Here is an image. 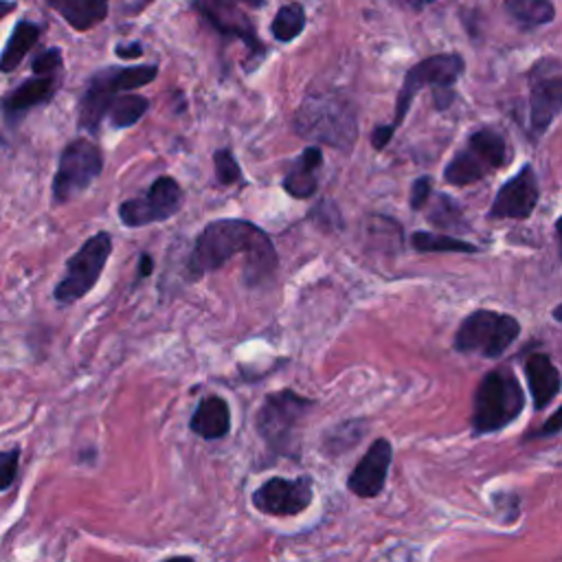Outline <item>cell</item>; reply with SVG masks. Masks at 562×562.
Segmentation results:
<instances>
[{
	"label": "cell",
	"mask_w": 562,
	"mask_h": 562,
	"mask_svg": "<svg viewBox=\"0 0 562 562\" xmlns=\"http://www.w3.org/2000/svg\"><path fill=\"white\" fill-rule=\"evenodd\" d=\"M194 8L225 40H242L251 51V60L264 56L266 49L255 34V25L236 0H194Z\"/></svg>",
	"instance_id": "4fadbf2b"
},
{
	"label": "cell",
	"mask_w": 562,
	"mask_h": 562,
	"mask_svg": "<svg viewBox=\"0 0 562 562\" xmlns=\"http://www.w3.org/2000/svg\"><path fill=\"white\" fill-rule=\"evenodd\" d=\"M507 163V145L503 136L494 130H479L468 139L464 152L455 154V158L446 165L444 178L451 184H473L481 180L488 171L499 169Z\"/></svg>",
	"instance_id": "52a82bcc"
},
{
	"label": "cell",
	"mask_w": 562,
	"mask_h": 562,
	"mask_svg": "<svg viewBox=\"0 0 562 562\" xmlns=\"http://www.w3.org/2000/svg\"><path fill=\"white\" fill-rule=\"evenodd\" d=\"M238 5H249V8H253V10H260V8H264L266 5V0H236Z\"/></svg>",
	"instance_id": "f35d334b"
},
{
	"label": "cell",
	"mask_w": 562,
	"mask_h": 562,
	"mask_svg": "<svg viewBox=\"0 0 562 562\" xmlns=\"http://www.w3.org/2000/svg\"><path fill=\"white\" fill-rule=\"evenodd\" d=\"M392 462H394L392 442L385 438H379L367 449V453L349 473V479H347L349 492L360 499L379 497L385 490Z\"/></svg>",
	"instance_id": "5bb4252c"
},
{
	"label": "cell",
	"mask_w": 562,
	"mask_h": 562,
	"mask_svg": "<svg viewBox=\"0 0 562 562\" xmlns=\"http://www.w3.org/2000/svg\"><path fill=\"white\" fill-rule=\"evenodd\" d=\"M21 470V449L14 446L10 451H0V492L10 490L16 483Z\"/></svg>",
	"instance_id": "f1b7e54d"
},
{
	"label": "cell",
	"mask_w": 562,
	"mask_h": 562,
	"mask_svg": "<svg viewBox=\"0 0 562 562\" xmlns=\"http://www.w3.org/2000/svg\"><path fill=\"white\" fill-rule=\"evenodd\" d=\"M525 409V392L510 369L486 373L475 392L473 431L488 435L510 427Z\"/></svg>",
	"instance_id": "277c9868"
},
{
	"label": "cell",
	"mask_w": 562,
	"mask_h": 562,
	"mask_svg": "<svg viewBox=\"0 0 562 562\" xmlns=\"http://www.w3.org/2000/svg\"><path fill=\"white\" fill-rule=\"evenodd\" d=\"M396 3H398L400 8H409V10H422V8L431 5V3H435V0H396Z\"/></svg>",
	"instance_id": "d590c367"
},
{
	"label": "cell",
	"mask_w": 562,
	"mask_h": 562,
	"mask_svg": "<svg viewBox=\"0 0 562 562\" xmlns=\"http://www.w3.org/2000/svg\"><path fill=\"white\" fill-rule=\"evenodd\" d=\"M154 0H136V3L132 5V12H141V10H145L147 5H152Z\"/></svg>",
	"instance_id": "b9f144b4"
},
{
	"label": "cell",
	"mask_w": 562,
	"mask_h": 562,
	"mask_svg": "<svg viewBox=\"0 0 562 562\" xmlns=\"http://www.w3.org/2000/svg\"><path fill=\"white\" fill-rule=\"evenodd\" d=\"M104 156L101 150L86 141L77 139L60 156V167L53 178V199L56 203H69L75 196H80L88 184L101 174Z\"/></svg>",
	"instance_id": "9c48e42d"
},
{
	"label": "cell",
	"mask_w": 562,
	"mask_h": 562,
	"mask_svg": "<svg viewBox=\"0 0 562 562\" xmlns=\"http://www.w3.org/2000/svg\"><path fill=\"white\" fill-rule=\"evenodd\" d=\"M505 10L527 29L549 25L555 19V10L549 0H505Z\"/></svg>",
	"instance_id": "603a6c76"
},
{
	"label": "cell",
	"mask_w": 562,
	"mask_h": 562,
	"mask_svg": "<svg viewBox=\"0 0 562 562\" xmlns=\"http://www.w3.org/2000/svg\"><path fill=\"white\" fill-rule=\"evenodd\" d=\"M190 431L207 442L225 440L231 433V407L220 396H207L190 418Z\"/></svg>",
	"instance_id": "ac0fdd59"
},
{
	"label": "cell",
	"mask_w": 562,
	"mask_h": 562,
	"mask_svg": "<svg viewBox=\"0 0 562 562\" xmlns=\"http://www.w3.org/2000/svg\"><path fill=\"white\" fill-rule=\"evenodd\" d=\"M58 88V77L56 75H38L36 80H29L8 93L0 101V110L8 117V121H19L27 110L49 101Z\"/></svg>",
	"instance_id": "e0dca14e"
},
{
	"label": "cell",
	"mask_w": 562,
	"mask_h": 562,
	"mask_svg": "<svg viewBox=\"0 0 562 562\" xmlns=\"http://www.w3.org/2000/svg\"><path fill=\"white\" fill-rule=\"evenodd\" d=\"M360 435H362V429H360L358 422H345V425L336 427V429L325 438V446H327V451H330L332 455H336V453H340V451H347V449L356 446L358 440H360Z\"/></svg>",
	"instance_id": "83f0119b"
},
{
	"label": "cell",
	"mask_w": 562,
	"mask_h": 562,
	"mask_svg": "<svg viewBox=\"0 0 562 562\" xmlns=\"http://www.w3.org/2000/svg\"><path fill=\"white\" fill-rule=\"evenodd\" d=\"M158 69L150 64L139 67H110L91 77L88 88L80 101V125L88 132H95L101 119L108 115L110 104L134 88L147 86L154 82Z\"/></svg>",
	"instance_id": "5b68a950"
},
{
	"label": "cell",
	"mask_w": 562,
	"mask_h": 562,
	"mask_svg": "<svg viewBox=\"0 0 562 562\" xmlns=\"http://www.w3.org/2000/svg\"><path fill=\"white\" fill-rule=\"evenodd\" d=\"M562 110V75H542L531 80L529 123L536 134L545 132Z\"/></svg>",
	"instance_id": "2e32d148"
},
{
	"label": "cell",
	"mask_w": 562,
	"mask_h": 562,
	"mask_svg": "<svg viewBox=\"0 0 562 562\" xmlns=\"http://www.w3.org/2000/svg\"><path fill=\"white\" fill-rule=\"evenodd\" d=\"M303 27H306V12L299 3L284 5L271 25L275 40L279 43H292L297 36H301Z\"/></svg>",
	"instance_id": "484cf974"
},
{
	"label": "cell",
	"mask_w": 562,
	"mask_h": 562,
	"mask_svg": "<svg viewBox=\"0 0 562 562\" xmlns=\"http://www.w3.org/2000/svg\"><path fill=\"white\" fill-rule=\"evenodd\" d=\"M433 95H435V106L438 108H446L449 104H453L455 95L451 88H433Z\"/></svg>",
	"instance_id": "836d02e7"
},
{
	"label": "cell",
	"mask_w": 562,
	"mask_h": 562,
	"mask_svg": "<svg viewBox=\"0 0 562 562\" xmlns=\"http://www.w3.org/2000/svg\"><path fill=\"white\" fill-rule=\"evenodd\" d=\"M555 234H558V249H560V260H562V216L555 223Z\"/></svg>",
	"instance_id": "60d3db41"
},
{
	"label": "cell",
	"mask_w": 562,
	"mask_h": 562,
	"mask_svg": "<svg viewBox=\"0 0 562 562\" xmlns=\"http://www.w3.org/2000/svg\"><path fill=\"white\" fill-rule=\"evenodd\" d=\"M314 405V400L292 390L273 392L262 400L255 414V431L273 457H299V429Z\"/></svg>",
	"instance_id": "7a4b0ae2"
},
{
	"label": "cell",
	"mask_w": 562,
	"mask_h": 562,
	"mask_svg": "<svg viewBox=\"0 0 562 562\" xmlns=\"http://www.w3.org/2000/svg\"><path fill=\"white\" fill-rule=\"evenodd\" d=\"M431 223L442 227V229H468V225L464 223V216H462V210L455 205L453 199L449 196H440L438 199V205L435 210L431 212Z\"/></svg>",
	"instance_id": "4316f807"
},
{
	"label": "cell",
	"mask_w": 562,
	"mask_h": 562,
	"mask_svg": "<svg viewBox=\"0 0 562 562\" xmlns=\"http://www.w3.org/2000/svg\"><path fill=\"white\" fill-rule=\"evenodd\" d=\"M258 512L275 518L299 516L314 501V483L310 477H273L266 479L260 488H255L251 497Z\"/></svg>",
	"instance_id": "7c38bea8"
},
{
	"label": "cell",
	"mask_w": 562,
	"mask_h": 562,
	"mask_svg": "<svg viewBox=\"0 0 562 562\" xmlns=\"http://www.w3.org/2000/svg\"><path fill=\"white\" fill-rule=\"evenodd\" d=\"M14 10H16L14 0H0V21H3L5 16H10Z\"/></svg>",
	"instance_id": "8d00e7d4"
},
{
	"label": "cell",
	"mask_w": 562,
	"mask_h": 562,
	"mask_svg": "<svg viewBox=\"0 0 562 562\" xmlns=\"http://www.w3.org/2000/svg\"><path fill=\"white\" fill-rule=\"evenodd\" d=\"M525 376L529 383L534 409L542 411L560 394V387H562L560 371L555 369L549 356L531 354L525 362Z\"/></svg>",
	"instance_id": "d6986e66"
},
{
	"label": "cell",
	"mask_w": 562,
	"mask_h": 562,
	"mask_svg": "<svg viewBox=\"0 0 562 562\" xmlns=\"http://www.w3.org/2000/svg\"><path fill=\"white\" fill-rule=\"evenodd\" d=\"M47 3L75 32H88L108 16V0H47Z\"/></svg>",
	"instance_id": "ffe728a7"
},
{
	"label": "cell",
	"mask_w": 562,
	"mask_h": 562,
	"mask_svg": "<svg viewBox=\"0 0 562 562\" xmlns=\"http://www.w3.org/2000/svg\"><path fill=\"white\" fill-rule=\"evenodd\" d=\"M150 271H152V260H150V255H143V258H141L139 277H145V275H150Z\"/></svg>",
	"instance_id": "74e56055"
},
{
	"label": "cell",
	"mask_w": 562,
	"mask_h": 562,
	"mask_svg": "<svg viewBox=\"0 0 562 562\" xmlns=\"http://www.w3.org/2000/svg\"><path fill=\"white\" fill-rule=\"evenodd\" d=\"M553 319L562 323V303H560V306H555V310H553Z\"/></svg>",
	"instance_id": "7bdbcfd3"
},
{
	"label": "cell",
	"mask_w": 562,
	"mask_h": 562,
	"mask_svg": "<svg viewBox=\"0 0 562 562\" xmlns=\"http://www.w3.org/2000/svg\"><path fill=\"white\" fill-rule=\"evenodd\" d=\"M147 108H150V101L145 97H139V95H132V93L119 95L110 104V110H108L110 123L115 128H130L145 115Z\"/></svg>",
	"instance_id": "d4e9b609"
},
{
	"label": "cell",
	"mask_w": 562,
	"mask_h": 562,
	"mask_svg": "<svg viewBox=\"0 0 562 562\" xmlns=\"http://www.w3.org/2000/svg\"><path fill=\"white\" fill-rule=\"evenodd\" d=\"M464 75V58L455 56V53H442V56H433L427 58L422 62H418L403 82L400 95H398V104H396V117L390 123L394 130L405 121L416 95L431 86V88H451L459 77Z\"/></svg>",
	"instance_id": "30bf717a"
},
{
	"label": "cell",
	"mask_w": 562,
	"mask_h": 562,
	"mask_svg": "<svg viewBox=\"0 0 562 562\" xmlns=\"http://www.w3.org/2000/svg\"><path fill=\"white\" fill-rule=\"evenodd\" d=\"M411 244L420 253H477V247L470 242H464L451 236H440V234H425V231L414 234Z\"/></svg>",
	"instance_id": "cb8c5ba5"
},
{
	"label": "cell",
	"mask_w": 562,
	"mask_h": 562,
	"mask_svg": "<svg viewBox=\"0 0 562 562\" xmlns=\"http://www.w3.org/2000/svg\"><path fill=\"white\" fill-rule=\"evenodd\" d=\"M323 154L319 147H308L303 156L297 160L292 171L284 180V190L292 199H310L316 192V176L314 171L321 167Z\"/></svg>",
	"instance_id": "44dd1931"
},
{
	"label": "cell",
	"mask_w": 562,
	"mask_h": 562,
	"mask_svg": "<svg viewBox=\"0 0 562 562\" xmlns=\"http://www.w3.org/2000/svg\"><path fill=\"white\" fill-rule=\"evenodd\" d=\"M160 562H196L192 555H171V558H165Z\"/></svg>",
	"instance_id": "ab89813d"
},
{
	"label": "cell",
	"mask_w": 562,
	"mask_h": 562,
	"mask_svg": "<svg viewBox=\"0 0 562 562\" xmlns=\"http://www.w3.org/2000/svg\"><path fill=\"white\" fill-rule=\"evenodd\" d=\"M558 431H562V407L534 433H529L527 438L529 440H542V438H549V435H555Z\"/></svg>",
	"instance_id": "d6a6232c"
},
{
	"label": "cell",
	"mask_w": 562,
	"mask_h": 562,
	"mask_svg": "<svg viewBox=\"0 0 562 562\" xmlns=\"http://www.w3.org/2000/svg\"><path fill=\"white\" fill-rule=\"evenodd\" d=\"M62 67V56L58 49H49L40 53L34 62V73L38 75H56V71Z\"/></svg>",
	"instance_id": "4dcf8cb0"
},
{
	"label": "cell",
	"mask_w": 562,
	"mask_h": 562,
	"mask_svg": "<svg viewBox=\"0 0 562 562\" xmlns=\"http://www.w3.org/2000/svg\"><path fill=\"white\" fill-rule=\"evenodd\" d=\"M40 38V27L34 23H19L12 38L8 40V47L0 56V71L10 73L14 69H19V64L23 62V58L32 51V47L38 43Z\"/></svg>",
	"instance_id": "7402d4cb"
},
{
	"label": "cell",
	"mask_w": 562,
	"mask_h": 562,
	"mask_svg": "<svg viewBox=\"0 0 562 562\" xmlns=\"http://www.w3.org/2000/svg\"><path fill=\"white\" fill-rule=\"evenodd\" d=\"M112 240L108 234H97L84 242V247L69 260L64 279L56 286V299L64 306H71L86 297L110 258Z\"/></svg>",
	"instance_id": "ba28073f"
},
{
	"label": "cell",
	"mask_w": 562,
	"mask_h": 562,
	"mask_svg": "<svg viewBox=\"0 0 562 562\" xmlns=\"http://www.w3.org/2000/svg\"><path fill=\"white\" fill-rule=\"evenodd\" d=\"M521 323L501 312L477 310L464 319L455 334V349L464 354H481L486 358H499L518 338Z\"/></svg>",
	"instance_id": "8992f818"
},
{
	"label": "cell",
	"mask_w": 562,
	"mask_h": 562,
	"mask_svg": "<svg viewBox=\"0 0 562 562\" xmlns=\"http://www.w3.org/2000/svg\"><path fill=\"white\" fill-rule=\"evenodd\" d=\"M238 253H247L244 275L251 286H260L275 275L277 253L268 236L260 227L236 218L216 220L203 229L192 255V273H214Z\"/></svg>",
	"instance_id": "6da1fadb"
},
{
	"label": "cell",
	"mask_w": 562,
	"mask_h": 562,
	"mask_svg": "<svg viewBox=\"0 0 562 562\" xmlns=\"http://www.w3.org/2000/svg\"><path fill=\"white\" fill-rule=\"evenodd\" d=\"M536 203H538V178L531 165H525L516 176H512L501 187L488 216L494 220H503V218L525 220L536 210Z\"/></svg>",
	"instance_id": "9a60e30c"
},
{
	"label": "cell",
	"mask_w": 562,
	"mask_h": 562,
	"mask_svg": "<svg viewBox=\"0 0 562 562\" xmlns=\"http://www.w3.org/2000/svg\"><path fill=\"white\" fill-rule=\"evenodd\" d=\"M214 160H216L218 180H220L223 184H234V182H238V180L242 178L240 165H238V160L234 158V154H231L229 150H218L216 156H214Z\"/></svg>",
	"instance_id": "f546056e"
},
{
	"label": "cell",
	"mask_w": 562,
	"mask_h": 562,
	"mask_svg": "<svg viewBox=\"0 0 562 562\" xmlns=\"http://www.w3.org/2000/svg\"><path fill=\"white\" fill-rule=\"evenodd\" d=\"M180 207H182L180 184L169 176H160L154 180L147 194L125 201L119 207V218L125 227L136 229V227L163 223V220L176 216L180 212Z\"/></svg>",
	"instance_id": "8fae6325"
},
{
	"label": "cell",
	"mask_w": 562,
	"mask_h": 562,
	"mask_svg": "<svg viewBox=\"0 0 562 562\" xmlns=\"http://www.w3.org/2000/svg\"><path fill=\"white\" fill-rule=\"evenodd\" d=\"M299 136L338 150H349L358 136V121L351 104L334 95H310L295 117Z\"/></svg>",
	"instance_id": "3957f363"
},
{
	"label": "cell",
	"mask_w": 562,
	"mask_h": 562,
	"mask_svg": "<svg viewBox=\"0 0 562 562\" xmlns=\"http://www.w3.org/2000/svg\"><path fill=\"white\" fill-rule=\"evenodd\" d=\"M117 56L119 58H123V60H130V58H141L143 56V49L139 47V45H130V47H119L117 49Z\"/></svg>",
	"instance_id": "e575fe53"
},
{
	"label": "cell",
	"mask_w": 562,
	"mask_h": 562,
	"mask_svg": "<svg viewBox=\"0 0 562 562\" xmlns=\"http://www.w3.org/2000/svg\"><path fill=\"white\" fill-rule=\"evenodd\" d=\"M431 178L429 176H422L414 182V190H411V207L414 210H422L429 199H431Z\"/></svg>",
	"instance_id": "1f68e13d"
}]
</instances>
